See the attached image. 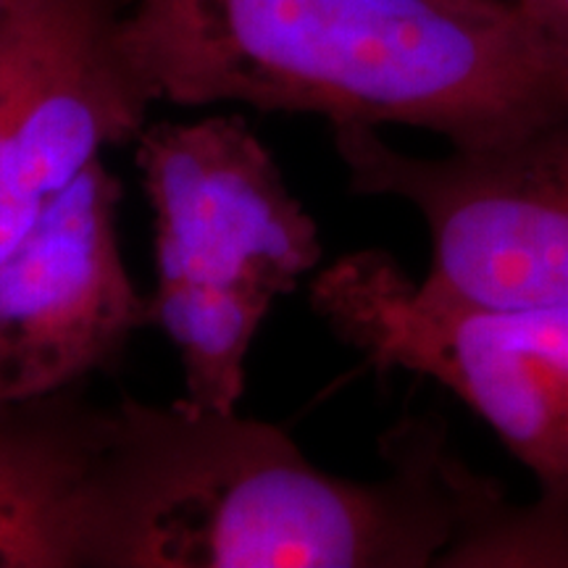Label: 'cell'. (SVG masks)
<instances>
[{"label": "cell", "instance_id": "obj_1", "mask_svg": "<svg viewBox=\"0 0 568 568\" xmlns=\"http://www.w3.org/2000/svg\"><path fill=\"white\" fill-rule=\"evenodd\" d=\"M389 471H324L287 432L122 397L82 514V568H426L493 564L514 503L408 416L382 439Z\"/></svg>", "mask_w": 568, "mask_h": 568}, {"label": "cell", "instance_id": "obj_9", "mask_svg": "<svg viewBox=\"0 0 568 568\" xmlns=\"http://www.w3.org/2000/svg\"><path fill=\"white\" fill-rule=\"evenodd\" d=\"M531 24L568 55V0H514Z\"/></svg>", "mask_w": 568, "mask_h": 568}, {"label": "cell", "instance_id": "obj_7", "mask_svg": "<svg viewBox=\"0 0 568 568\" xmlns=\"http://www.w3.org/2000/svg\"><path fill=\"white\" fill-rule=\"evenodd\" d=\"M122 195L90 161L0 264V406L80 387L153 324L119 243Z\"/></svg>", "mask_w": 568, "mask_h": 568}, {"label": "cell", "instance_id": "obj_5", "mask_svg": "<svg viewBox=\"0 0 568 568\" xmlns=\"http://www.w3.org/2000/svg\"><path fill=\"white\" fill-rule=\"evenodd\" d=\"M355 195L397 197L429 226L426 287L487 305L568 308V116L514 142L422 159L374 126H332Z\"/></svg>", "mask_w": 568, "mask_h": 568}, {"label": "cell", "instance_id": "obj_10", "mask_svg": "<svg viewBox=\"0 0 568 568\" xmlns=\"http://www.w3.org/2000/svg\"><path fill=\"white\" fill-rule=\"evenodd\" d=\"M0 6H3V0H0Z\"/></svg>", "mask_w": 568, "mask_h": 568}, {"label": "cell", "instance_id": "obj_8", "mask_svg": "<svg viewBox=\"0 0 568 568\" xmlns=\"http://www.w3.org/2000/svg\"><path fill=\"white\" fill-rule=\"evenodd\" d=\"M103 408L77 387L0 406V568H82Z\"/></svg>", "mask_w": 568, "mask_h": 568}, {"label": "cell", "instance_id": "obj_2", "mask_svg": "<svg viewBox=\"0 0 568 568\" xmlns=\"http://www.w3.org/2000/svg\"><path fill=\"white\" fill-rule=\"evenodd\" d=\"M122 45L155 103L187 109L406 124L456 151L568 116V55L514 0H132Z\"/></svg>", "mask_w": 568, "mask_h": 568}, {"label": "cell", "instance_id": "obj_4", "mask_svg": "<svg viewBox=\"0 0 568 568\" xmlns=\"http://www.w3.org/2000/svg\"><path fill=\"white\" fill-rule=\"evenodd\" d=\"M308 301L376 372L406 368L458 395L535 474L539 497L568 506V308L460 301L385 251L322 268Z\"/></svg>", "mask_w": 568, "mask_h": 568}, {"label": "cell", "instance_id": "obj_6", "mask_svg": "<svg viewBox=\"0 0 568 568\" xmlns=\"http://www.w3.org/2000/svg\"><path fill=\"white\" fill-rule=\"evenodd\" d=\"M124 0L0 6V264L155 103L122 45Z\"/></svg>", "mask_w": 568, "mask_h": 568}, {"label": "cell", "instance_id": "obj_3", "mask_svg": "<svg viewBox=\"0 0 568 568\" xmlns=\"http://www.w3.org/2000/svg\"><path fill=\"white\" fill-rule=\"evenodd\" d=\"M138 169L153 211V324L180 353L184 400L237 410L261 324L322 261L318 226L237 116L145 126Z\"/></svg>", "mask_w": 568, "mask_h": 568}]
</instances>
